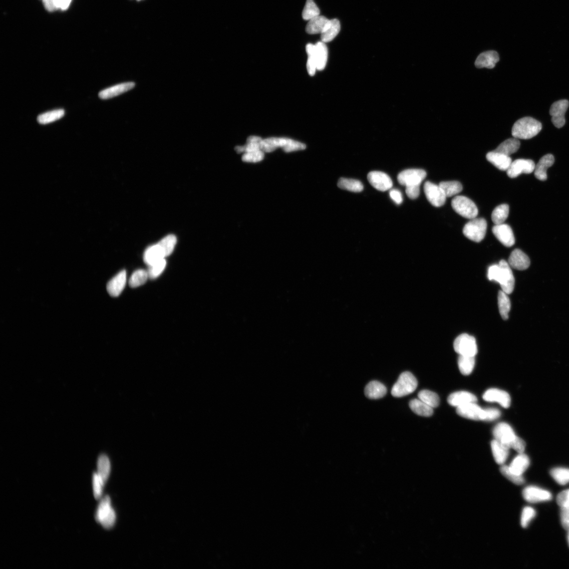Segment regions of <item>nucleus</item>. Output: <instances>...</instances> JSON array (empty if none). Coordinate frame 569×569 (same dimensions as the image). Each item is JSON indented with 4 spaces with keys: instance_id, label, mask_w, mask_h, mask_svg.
Segmentation results:
<instances>
[{
    "instance_id": "nucleus-9",
    "label": "nucleus",
    "mask_w": 569,
    "mask_h": 569,
    "mask_svg": "<svg viewBox=\"0 0 569 569\" xmlns=\"http://www.w3.org/2000/svg\"><path fill=\"white\" fill-rule=\"evenodd\" d=\"M253 546L251 541H244L222 559L214 569H251Z\"/></svg>"
},
{
    "instance_id": "nucleus-8",
    "label": "nucleus",
    "mask_w": 569,
    "mask_h": 569,
    "mask_svg": "<svg viewBox=\"0 0 569 569\" xmlns=\"http://www.w3.org/2000/svg\"><path fill=\"white\" fill-rule=\"evenodd\" d=\"M528 304L524 301L489 306L483 319L487 324L512 326L524 322L528 317Z\"/></svg>"
},
{
    "instance_id": "nucleus-12",
    "label": "nucleus",
    "mask_w": 569,
    "mask_h": 569,
    "mask_svg": "<svg viewBox=\"0 0 569 569\" xmlns=\"http://www.w3.org/2000/svg\"><path fill=\"white\" fill-rule=\"evenodd\" d=\"M566 301L569 303V294L565 297Z\"/></svg>"
},
{
    "instance_id": "nucleus-3",
    "label": "nucleus",
    "mask_w": 569,
    "mask_h": 569,
    "mask_svg": "<svg viewBox=\"0 0 569 569\" xmlns=\"http://www.w3.org/2000/svg\"><path fill=\"white\" fill-rule=\"evenodd\" d=\"M525 278L522 274L512 271L499 272L494 280V286L486 292L470 294V300L477 307L482 305H500L522 300L521 287ZM523 301V300H522Z\"/></svg>"
},
{
    "instance_id": "nucleus-11",
    "label": "nucleus",
    "mask_w": 569,
    "mask_h": 569,
    "mask_svg": "<svg viewBox=\"0 0 569 569\" xmlns=\"http://www.w3.org/2000/svg\"><path fill=\"white\" fill-rule=\"evenodd\" d=\"M88 10L97 23H106L112 18L108 0H86Z\"/></svg>"
},
{
    "instance_id": "nucleus-1",
    "label": "nucleus",
    "mask_w": 569,
    "mask_h": 569,
    "mask_svg": "<svg viewBox=\"0 0 569 569\" xmlns=\"http://www.w3.org/2000/svg\"><path fill=\"white\" fill-rule=\"evenodd\" d=\"M270 170L267 164L250 165L233 169L202 182L196 191H198L203 199L211 200L222 198V196L239 191L265 179Z\"/></svg>"
},
{
    "instance_id": "nucleus-5",
    "label": "nucleus",
    "mask_w": 569,
    "mask_h": 569,
    "mask_svg": "<svg viewBox=\"0 0 569 569\" xmlns=\"http://www.w3.org/2000/svg\"><path fill=\"white\" fill-rule=\"evenodd\" d=\"M352 485V475L347 470L340 469L326 477L317 486L329 506L331 515L339 512L345 505Z\"/></svg>"
},
{
    "instance_id": "nucleus-13",
    "label": "nucleus",
    "mask_w": 569,
    "mask_h": 569,
    "mask_svg": "<svg viewBox=\"0 0 569 569\" xmlns=\"http://www.w3.org/2000/svg\"><path fill=\"white\" fill-rule=\"evenodd\" d=\"M276 2H280V0H276Z\"/></svg>"
},
{
    "instance_id": "nucleus-2",
    "label": "nucleus",
    "mask_w": 569,
    "mask_h": 569,
    "mask_svg": "<svg viewBox=\"0 0 569 569\" xmlns=\"http://www.w3.org/2000/svg\"><path fill=\"white\" fill-rule=\"evenodd\" d=\"M331 515L329 506L317 487L294 498L288 507L290 526L298 533Z\"/></svg>"
},
{
    "instance_id": "nucleus-6",
    "label": "nucleus",
    "mask_w": 569,
    "mask_h": 569,
    "mask_svg": "<svg viewBox=\"0 0 569 569\" xmlns=\"http://www.w3.org/2000/svg\"><path fill=\"white\" fill-rule=\"evenodd\" d=\"M331 533L332 522L329 517L304 529L299 533L296 542L298 556L311 558L317 555L329 540Z\"/></svg>"
},
{
    "instance_id": "nucleus-4",
    "label": "nucleus",
    "mask_w": 569,
    "mask_h": 569,
    "mask_svg": "<svg viewBox=\"0 0 569 569\" xmlns=\"http://www.w3.org/2000/svg\"><path fill=\"white\" fill-rule=\"evenodd\" d=\"M129 228L127 219L108 220L78 230L74 241L78 247L92 249L119 240Z\"/></svg>"
},
{
    "instance_id": "nucleus-7",
    "label": "nucleus",
    "mask_w": 569,
    "mask_h": 569,
    "mask_svg": "<svg viewBox=\"0 0 569 569\" xmlns=\"http://www.w3.org/2000/svg\"><path fill=\"white\" fill-rule=\"evenodd\" d=\"M298 556L296 542L277 539L264 549L259 562V569H287Z\"/></svg>"
},
{
    "instance_id": "nucleus-10",
    "label": "nucleus",
    "mask_w": 569,
    "mask_h": 569,
    "mask_svg": "<svg viewBox=\"0 0 569 569\" xmlns=\"http://www.w3.org/2000/svg\"><path fill=\"white\" fill-rule=\"evenodd\" d=\"M143 0H108V6L113 17H121L129 21L140 11Z\"/></svg>"
}]
</instances>
